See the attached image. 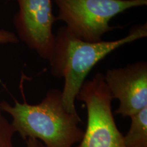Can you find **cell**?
Masks as SVG:
<instances>
[{"instance_id":"277c9868","label":"cell","mask_w":147,"mask_h":147,"mask_svg":"<svg viewBox=\"0 0 147 147\" xmlns=\"http://www.w3.org/2000/svg\"><path fill=\"white\" fill-rule=\"evenodd\" d=\"M76 100L84 103L87 122L83 137L75 147H127L112 110L113 98L104 74L97 73L82 84Z\"/></svg>"},{"instance_id":"52a82bcc","label":"cell","mask_w":147,"mask_h":147,"mask_svg":"<svg viewBox=\"0 0 147 147\" xmlns=\"http://www.w3.org/2000/svg\"><path fill=\"white\" fill-rule=\"evenodd\" d=\"M131 125L123 136L127 147H147V107L130 117Z\"/></svg>"},{"instance_id":"5b68a950","label":"cell","mask_w":147,"mask_h":147,"mask_svg":"<svg viewBox=\"0 0 147 147\" xmlns=\"http://www.w3.org/2000/svg\"><path fill=\"white\" fill-rule=\"evenodd\" d=\"M18 11L14 17L18 38L40 58L49 60L55 47L53 27L57 17L52 0H16Z\"/></svg>"},{"instance_id":"3957f363","label":"cell","mask_w":147,"mask_h":147,"mask_svg":"<svg viewBox=\"0 0 147 147\" xmlns=\"http://www.w3.org/2000/svg\"><path fill=\"white\" fill-rule=\"evenodd\" d=\"M58 7L57 21L74 36L86 42H97L118 26L110 21L120 13L147 5V0H53Z\"/></svg>"},{"instance_id":"8992f818","label":"cell","mask_w":147,"mask_h":147,"mask_svg":"<svg viewBox=\"0 0 147 147\" xmlns=\"http://www.w3.org/2000/svg\"><path fill=\"white\" fill-rule=\"evenodd\" d=\"M104 78L113 100L119 101L115 114L130 117L147 107L146 61L108 69Z\"/></svg>"},{"instance_id":"9c48e42d","label":"cell","mask_w":147,"mask_h":147,"mask_svg":"<svg viewBox=\"0 0 147 147\" xmlns=\"http://www.w3.org/2000/svg\"><path fill=\"white\" fill-rule=\"evenodd\" d=\"M18 42L19 39L14 33L4 29H0V45L16 44Z\"/></svg>"},{"instance_id":"6da1fadb","label":"cell","mask_w":147,"mask_h":147,"mask_svg":"<svg viewBox=\"0 0 147 147\" xmlns=\"http://www.w3.org/2000/svg\"><path fill=\"white\" fill-rule=\"evenodd\" d=\"M55 35L54 49L49 60L51 73L56 78L64 79L61 91L63 107L68 113L78 115L75 100L91 69L116 49L146 38L147 25H136L124 38L112 41H84L71 34L65 26L59 27Z\"/></svg>"},{"instance_id":"7a4b0ae2","label":"cell","mask_w":147,"mask_h":147,"mask_svg":"<svg viewBox=\"0 0 147 147\" xmlns=\"http://www.w3.org/2000/svg\"><path fill=\"white\" fill-rule=\"evenodd\" d=\"M0 108L12 117L14 131L24 140L35 138L47 147H74L83 137L84 130L78 125L81 119L65 109L59 89L49 90L39 104L15 100L12 106L2 101Z\"/></svg>"},{"instance_id":"30bf717a","label":"cell","mask_w":147,"mask_h":147,"mask_svg":"<svg viewBox=\"0 0 147 147\" xmlns=\"http://www.w3.org/2000/svg\"><path fill=\"white\" fill-rule=\"evenodd\" d=\"M25 141L27 147H47L41 141L35 138H28Z\"/></svg>"},{"instance_id":"ba28073f","label":"cell","mask_w":147,"mask_h":147,"mask_svg":"<svg viewBox=\"0 0 147 147\" xmlns=\"http://www.w3.org/2000/svg\"><path fill=\"white\" fill-rule=\"evenodd\" d=\"M15 133L11 123L7 120L0 108V147H15L13 142Z\"/></svg>"}]
</instances>
